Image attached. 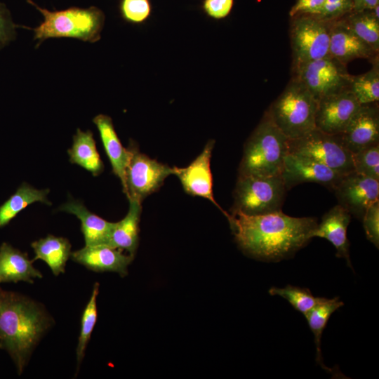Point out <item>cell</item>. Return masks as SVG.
Here are the masks:
<instances>
[{
	"mask_svg": "<svg viewBox=\"0 0 379 379\" xmlns=\"http://www.w3.org/2000/svg\"><path fill=\"white\" fill-rule=\"evenodd\" d=\"M227 218L241 251L267 262L280 261L304 247L318 223L314 218L292 217L282 211L260 215L231 211Z\"/></svg>",
	"mask_w": 379,
	"mask_h": 379,
	"instance_id": "cell-1",
	"label": "cell"
},
{
	"mask_svg": "<svg viewBox=\"0 0 379 379\" xmlns=\"http://www.w3.org/2000/svg\"><path fill=\"white\" fill-rule=\"evenodd\" d=\"M52 319L41 304L17 293L0 291V349L21 374Z\"/></svg>",
	"mask_w": 379,
	"mask_h": 379,
	"instance_id": "cell-2",
	"label": "cell"
},
{
	"mask_svg": "<svg viewBox=\"0 0 379 379\" xmlns=\"http://www.w3.org/2000/svg\"><path fill=\"white\" fill-rule=\"evenodd\" d=\"M288 141L266 111L244 145L238 175H281Z\"/></svg>",
	"mask_w": 379,
	"mask_h": 379,
	"instance_id": "cell-3",
	"label": "cell"
},
{
	"mask_svg": "<svg viewBox=\"0 0 379 379\" xmlns=\"http://www.w3.org/2000/svg\"><path fill=\"white\" fill-rule=\"evenodd\" d=\"M27 2L44 17L41 24L33 29L36 47L51 38H72L89 43L100 39L105 18L100 8L71 7L51 11L39 6L32 0Z\"/></svg>",
	"mask_w": 379,
	"mask_h": 379,
	"instance_id": "cell-4",
	"label": "cell"
},
{
	"mask_svg": "<svg viewBox=\"0 0 379 379\" xmlns=\"http://www.w3.org/2000/svg\"><path fill=\"white\" fill-rule=\"evenodd\" d=\"M318 101L299 81L292 78L267 110L272 120L288 140L314 129Z\"/></svg>",
	"mask_w": 379,
	"mask_h": 379,
	"instance_id": "cell-5",
	"label": "cell"
},
{
	"mask_svg": "<svg viewBox=\"0 0 379 379\" xmlns=\"http://www.w3.org/2000/svg\"><path fill=\"white\" fill-rule=\"evenodd\" d=\"M287 190L281 175H238L231 211L260 215L281 211Z\"/></svg>",
	"mask_w": 379,
	"mask_h": 379,
	"instance_id": "cell-6",
	"label": "cell"
},
{
	"mask_svg": "<svg viewBox=\"0 0 379 379\" xmlns=\"http://www.w3.org/2000/svg\"><path fill=\"white\" fill-rule=\"evenodd\" d=\"M288 153L315 160L340 174L354 171L352 154L344 146L339 135L328 134L315 128L300 138L288 140Z\"/></svg>",
	"mask_w": 379,
	"mask_h": 379,
	"instance_id": "cell-7",
	"label": "cell"
},
{
	"mask_svg": "<svg viewBox=\"0 0 379 379\" xmlns=\"http://www.w3.org/2000/svg\"><path fill=\"white\" fill-rule=\"evenodd\" d=\"M293 79L302 84L319 101L350 88L352 79L346 65L331 57L293 67Z\"/></svg>",
	"mask_w": 379,
	"mask_h": 379,
	"instance_id": "cell-8",
	"label": "cell"
},
{
	"mask_svg": "<svg viewBox=\"0 0 379 379\" xmlns=\"http://www.w3.org/2000/svg\"><path fill=\"white\" fill-rule=\"evenodd\" d=\"M331 22L311 15L291 18L290 38L293 67L329 55Z\"/></svg>",
	"mask_w": 379,
	"mask_h": 379,
	"instance_id": "cell-9",
	"label": "cell"
},
{
	"mask_svg": "<svg viewBox=\"0 0 379 379\" xmlns=\"http://www.w3.org/2000/svg\"><path fill=\"white\" fill-rule=\"evenodd\" d=\"M128 149L130 156L123 191L128 200L142 203L163 185L168 176L173 174V168L141 153L133 142L130 143Z\"/></svg>",
	"mask_w": 379,
	"mask_h": 379,
	"instance_id": "cell-10",
	"label": "cell"
},
{
	"mask_svg": "<svg viewBox=\"0 0 379 379\" xmlns=\"http://www.w3.org/2000/svg\"><path fill=\"white\" fill-rule=\"evenodd\" d=\"M333 191L338 204L361 220L368 208L379 201V180L352 171L344 175Z\"/></svg>",
	"mask_w": 379,
	"mask_h": 379,
	"instance_id": "cell-11",
	"label": "cell"
},
{
	"mask_svg": "<svg viewBox=\"0 0 379 379\" xmlns=\"http://www.w3.org/2000/svg\"><path fill=\"white\" fill-rule=\"evenodd\" d=\"M343 175L315 160L291 153L286 156L281 172L287 190L301 183L314 182L333 191Z\"/></svg>",
	"mask_w": 379,
	"mask_h": 379,
	"instance_id": "cell-12",
	"label": "cell"
},
{
	"mask_svg": "<svg viewBox=\"0 0 379 379\" xmlns=\"http://www.w3.org/2000/svg\"><path fill=\"white\" fill-rule=\"evenodd\" d=\"M350 88L318 101L316 128L340 135L361 107Z\"/></svg>",
	"mask_w": 379,
	"mask_h": 379,
	"instance_id": "cell-13",
	"label": "cell"
},
{
	"mask_svg": "<svg viewBox=\"0 0 379 379\" xmlns=\"http://www.w3.org/2000/svg\"><path fill=\"white\" fill-rule=\"evenodd\" d=\"M214 144L213 140H208L201 153L189 166L173 167V174L179 178L186 193L208 199L227 217L228 213L216 202L213 193L211 159Z\"/></svg>",
	"mask_w": 379,
	"mask_h": 379,
	"instance_id": "cell-14",
	"label": "cell"
},
{
	"mask_svg": "<svg viewBox=\"0 0 379 379\" xmlns=\"http://www.w3.org/2000/svg\"><path fill=\"white\" fill-rule=\"evenodd\" d=\"M344 146L354 154L379 143V107L377 102L361 105L339 135Z\"/></svg>",
	"mask_w": 379,
	"mask_h": 379,
	"instance_id": "cell-15",
	"label": "cell"
},
{
	"mask_svg": "<svg viewBox=\"0 0 379 379\" xmlns=\"http://www.w3.org/2000/svg\"><path fill=\"white\" fill-rule=\"evenodd\" d=\"M329 55L344 65L355 59H377L375 52L348 26L344 18L331 22Z\"/></svg>",
	"mask_w": 379,
	"mask_h": 379,
	"instance_id": "cell-16",
	"label": "cell"
},
{
	"mask_svg": "<svg viewBox=\"0 0 379 379\" xmlns=\"http://www.w3.org/2000/svg\"><path fill=\"white\" fill-rule=\"evenodd\" d=\"M133 255L124 254L121 250L106 245L85 246L71 253L74 262L95 272H113L125 276Z\"/></svg>",
	"mask_w": 379,
	"mask_h": 379,
	"instance_id": "cell-17",
	"label": "cell"
},
{
	"mask_svg": "<svg viewBox=\"0 0 379 379\" xmlns=\"http://www.w3.org/2000/svg\"><path fill=\"white\" fill-rule=\"evenodd\" d=\"M352 215L339 204L334 206L321 218L320 223L312 233V237H321L330 241L336 249V256L347 260L352 267L350 259V242L347 230Z\"/></svg>",
	"mask_w": 379,
	"mask_h": 379,
	"instance_id": "cell-18",
	"label": "cell"
},
{
	"mask_svg": "<svg viewBox=\"0 0 379 379\" xmlns=\"http://www.w3.org/2000/svg\"><path fill=\"white\" fill-rule=\"evenodd\" d=\"M59 210L73 214L80 220L85 246L107 245L115 222L107 221L93 213L77 200L68 201L61 205Z\"/></svg>",
	"mask_w": 379,
	"mask_h": 379,
	"instance_id": "cell-19",
	"label": "cell"
},
{
	"mask_svg": "<svg viewBox=\"0 0 379 379\" xmlns=\"http://www.w3.org/2000/svg\"><path fill=\"white\" fill-rule=\"evenodd\" d=\"M27 254L4 242L0 246V283L25 281L33 283L42 274L33 266Z\"/></svg>",
	"mask_w": 379,
	"mask_h": 379,
	"instance_id": "cell-20",
	"label": "cell"
},
{
	"mask_svg": "<svg viewBox=\"0 0 379 379\" xmlns=\"http://www.w3.org/2000/svg\"><path fill=\"white\" fill-rule=\"evenodd\" d=\"M96 126L111 163L114 173L120 179L125 188L126 169L128 162L130 152L124 148L115 131L111 117L105 114H98L93 119Z\"/></svg>",
	"mask_w": 379,
	"mask_h": 379,
	"instance_id": "cell-21",
	"label": "cell"
},
{
	"mask_svg": "<svg viewBox=\"0 0 379 379\" xmlns=\"http://www.w3.org/2000/svg\"><path fill=\"white\" fill-rule=\"evenodd\" d=\"M129 208L126 215L115 222L107 246L121 251L125 250L133 255L139 242V222L142 211L141 203L129 199Z\"/></svg>",
	"mask_w": 379,
	"mask_h": 379,
	"instance_id": "cell-22",
	"label": "cell"
},
{
	"mask_svg": "<svg viewBox=\"0 0 379 379\" xmlns=\"http://www.w3.org/2000/svg\"><path fill=\"white\" fill-rule=\"evenodd\" d=\"M34 252L33 260L44 261L55 276L64 273L67 261L71 255V244L66 238L48 234L31 244Z\"/></svg>",
	"mask_w": 379,
	"mask_h": 379,
	"instance_id": "cell-23",
	"label": "cell"
},
{
	"mask_svg": "<svg viewBox=\"0 0 379 379\" xmlns=\"http://www.w3.org/2000/svg\"><path fill=\"white\" fill-rule=\"evenodd\" d=\"M67 152L71 163L81 166L93 175L97 176L102 172L104 166L96 149L93 134L90 130L83 131L77 128L73 136L72 146Z\"/></svg>",
	"mask_w": 379,
	"mask_h": 379,
	"instance_id": "cell-24",
	"label": "cell"
},
{
	"mask_svg": "<svg viewBox=\"0 0 379 379\" xmlns=\"http://www.w3.org/2000/svg\"><path fill=\"white\" fill-rule=\"evenodd\" d=\"M344 305L338 297L321 300L314 307L304 314L309 327L314 334V340L316 345V361L324 370L332 373L333 371L326 367L323 363L321 351V338L322 333L331 314Z\"/></svg>",
	"mask_w": 379,
	"mask_h": 379,
	"instance_id": "cell-25",
	"label": "cell"
},
{
	"mask_svg": "<svg viewBox=\"0 0 379 379\" xmlns=\"http://www.w3.org/2000/svg\"><path fill=\"white\" fill-rule=\"evenodd\" d=\"M48 189L38 190L23 182L3 204L0 206V227L8 225L20 211L29 204L41 202L51 205L47 198Z\"/></svg>",
	"mask_w": 379,
	"mask_h": 379,
	"instance_id": "cell-26",
	"label": "cell"
},
{
	"mask_svg": "<svg viewBox=\"0 0 379 379\" xmlns=\"http://www.w3.org/2000/svg\"><path fill=\"white\" fill-rule=\"evenodd\" d=\"M350 28L375 52L379 51V19L370 10L352 12L345 18Z\"/></svg>",
	"mask_w": 379,
	"mask_h": 379,
	"instance_id": "cell-27",
	"label": "cell"
},
{
	"mask_svg": "<svg viewBox=\"0 0 379 379\" xmlns=\"http://www.w3.org/2000/svg\"><path fill=\"white\" fill-rule=\"evenodd\" d=\"M350 90L361 105L377 102L379 100V67L378 60L367 72L352 76Z\"/></svg>",
	"mask_w": 379,
	"mask_h": 379,
	"instance_id": "cell-28",
	"label": "cell"
},
{
	"mask_svg": "<svg viewBox=\"0 0 379 379\" xmlns=\"http://www.w3.org/2000/svg\"><path fill=\"white\" fill-rule=\"evenodd\" d=\"M98 293L99 284L95 283L93 286L90 299L86 304L81 316L80 333L76 349L78 366L84 359L86 349L97 321V297Z\"/></svg>",
	"mask_w": 379,
	"mask_h": 379,
	"instance_id": "cell-29",
	"label": "cell"
},
{
	"mask_svg": "<svg viewBox=\"0 0 379 379\" xmlns=\"http://www.w3.org/2000/svg\"><path fill=\"white\" fill-rule=\"evenodd\" d=\"M271 295H279L286 299L291 306L302 314L314 307L322 297H314L310 289L291 285L284 288L272 287L269 290Z\"/></svg>",
	"mask_w": 379,
	"mask_h": 379,
	"instance_id": "cell-30",
	"label": "cell"
},
{
	"mask_svg": "<svg viewBox=\"0 0 379 379\" xmlns=\"http://www.w3.org/2000/svg\"><path fill=\"white\" fill-rule=\"evenodd\" d=\"M354 171L379 180V143L352 154Z\"/></svg>",
	"mask_w": 379,
	"mask_h": 379,
	"instance_id": "cell-31",
	"label": "cell"
},
{
	"mask_svg": "<svg viewBox=\"0 0 379 379\" xmlns=\"http://www.w3.org/2000/svg\"><path fill=\"white\" fill-rule=\"evenodd\" d=\"M119 11L127 22L138 25L145 22L151 15L150 0H120Z\"/></svg>",
	"mask_w": 379,
	"mask_h": 379,
	"instance_id": "cell-32",
	"label": "cell"
},
{
	"mask_svg": "<svg viewBox=\"0 0 379 379\" xmlns=\"http://www.w3.org/2000/svg\"><path fill=\"white\" fill-rule=\"evenodd\" d=\"M353 10L352 0H325L321 12L314 16L322 21L332 22L345 18Z\"/></svg>",
	"mask_w": 379,
	"mask_h": 379,
	"instance_id": "cell-33",
	"label": "cell"
},
{
	"mask_svg": "<svg viewBox=\"0 0 379 379\" xmlns=\"http://www.w3.org/2000/svg\"><path fill=\"white\" fill-rule=\"evenodd\" d=\"M366 237L377 248L379 247V201L371 205L361 220Z\"/></svg>",
	"mask_w": 379,
	"mask_h": 379,
	"instance_id": "cell-34",
	"label": "cell"
},
{
	"mask_svg": "<svg viewBox=\"0 0 379 379\" xmlns=\"http://www.w3.org/2000/svg\"><path fill=\"white\" fill-rule=\"evenodd\" d=\"M17 27L8 8L0 2V50L15 40Z\"/></svg>",
	"mask_w": 379,
	"mask_h": 379,
	"instance_id": "cell-35",
	"label": "cell"
},
{
	"mask_svg": "<svg viewBox=\"0 0 379 379\" xmlns=\"http://www.w3.org/2000/svg\"><path fill=\"white\" fill-rule=\"evenodd\" d=\"M233 4L234 0H203L202 9L208 17L220 20L230 15Z\"/></svg>",
	"mask_w": 379,
	"mask_h": 379,
	"instance_id": "cell-36",
	"label": "cell"
},
{
	"mask_svg": "<svg viewBox=\"0 0 379 379\" xmlns=\"http://www.w3.org/2000/svg\"><path fill=\"white\" fill-rule=\"evenodd\" d=\"M325 0H297L291 7L289 15L293 18L300 15H317L321 12Z\"/></svg>",
	"mask_w": 379,
	"mask_h": 379,
	"instance_id": "cell-37",
	"label": "cell"
},
{
	"mask_svg": "<svg viewBox=\"0 0 379 379\" xmlns=\"http://www.w3.org/2000/svg\"><path fill=\"white\" fill-rule=\"evenodd\" d=\"M379 6V0H364V10H371Z\"/></svg>",
	"mask_w": 379,
	"mask_h": 379,
	"instance_id": "cell-38",
	"label": "cell"
},
{
	"mask_svg": "<svg viewBox=\"0 0 379 379\" xmlns=\"http://www.w3.org/2000/svg\"><path fill=\"white\" fill-rule=\"evenodd\" d=\"M353 2V11L359 12L364 10V0H352Z\"/></svg>",
	"mask_w": 379,
	"mask_h": 379,
	"instance_id": "cell-39",
	"label": "cell"
}]
</instances>
